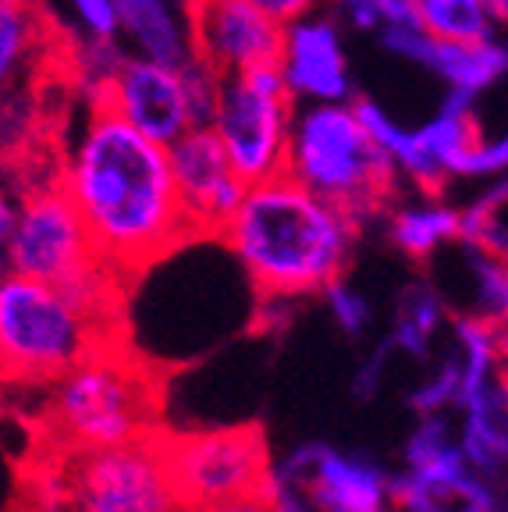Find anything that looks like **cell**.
<instances>
[{"instance_id":"obj_1","label":"cell","mask_w":508,"mask_h":512,"mask_svg":"<svg viewBox=\"0 0 508 512\" xmlns=\"http://www.w3.org/2000/svg\"><path fill=\"white\" fill-rule=\"evenodd\" d=\"M57 182L79 210L96 256L125 285L189 239L167 146L121 121L100 100H86V118L68 139Z\"/></svg>"},{"instance_id":"obj_2","label":"cell","mask_w":508,"mask_h":512,"mask_svg":"<svg viewBox=\"0 0 508 512\" xmlns=\"http://www.w3.org/2000/svg\"><path fill=\"white\" fill-rule=\"evenodd\" d=\"M359 228L349 210L281 171L246 185L221 242L256 299H302L345 278Z\"/></svg>"},{"instance_id":"obj_3","label":"cell","mask_w":508,"mask_h":512,"mask_svg":"<svg viewBox=\"0 0 508 512\" xmlns=\"http://www.w3.org/2000/svg\"><path fill=\"white\" fill-rule=\"evenodd\" d=\"M25 495L32 512H189L171 484L157 427L104 448L43 441Z\"/></svg>"},{"instance_id":"obj_4","label":"cell","mask_w":508,"mask_h":512,"mask_svg":"<svg viewBox=\"0 0 508 512\" xmlns=\"http://www.w3.org/2000/svg\"><path fill=\"white\" fill-rule=\"evenodd\" d=\"M157 363L128 345H111L50 381L43 402V441L68 448H104L135 441L157 427L164 377Z\"/></svg>"},{"instance_id":"obj_5","label":"cell","mask_w":508,"mask_h":512,"mask_svg":"<svg viewBox=\"0 0 508 512\" xmlns=\"http://www.w3.org/2000/svg\"><path fill=\"white\" fill-rule=\"evenodd\" d=\"M356 118L388 157L395 182H405L420 196H445L452 182L505 178V136H487L477 118V100L445 93L441 107L423 125L405 128L370 96H352Z\"/></svg>"},{"instance_id":"obj_6","label":"cell","mask_w":508,"mask_h":512,"mask_svg":"<svg viewBox=\"0 0 508 512\" xmlns=\"http://www.w3.org/2000/svg\"><path fill=\"white\" fill-rule=\"evenodd\" d=\"M121 338L118 324L50 281L18 271L0 278V381L50 384Z\"/></svg>"},{"instance_id":"obj_7","label":"cell","mask_w":508,"mask_h":512,"mask_svg":"<svg viewBox=\"0 0 508 512\" xmlns=\"http://www.w3.org/2000/svg\"><path fill=\"white\" fill-rule=\"evenodd\" d=\"M285 175L363 224L388 207L398 189L388 157L356 118L352 100L295 104Z\"/></svg>"},{"instance_id":"obj_8","label":"cell","mask_w":508,"mask_h":512,"mask_svg":"<svg viewBox=\"0 0 508 512\" xmlns=\"http://www.w3.org/2000/svg\"><path fill=\"white\" fill-rule=\"evenodd\" d=\"M11 271L64 288L125 331V278L96 256L86 224L57 178L18 189Z\"/></svg>"},{"instance_id":"obj_9","label":"cell","mask_w":508,"mask_h":512,"mask_svg":"<svg viewBox=\"0 0 508 512\" xmlns=\"http://www.w3.org/2000/svg\"><path fill=\"white\" fill-rule=\"evenodd\" d=\"M292 114L295 100L281 82L278 68L263 64L217 79L207 125L228 153L231 168L249 185L285 171Z\"/></svg>"},{"instance_id":"obj_10","label":"cell","mask_w":508,"mask_h":512,"mask_svg":"<svg viewBox=\"0 0 508 512\" xmlns=\"http://www.w3.org/2000/svg\"><path fill=\"white\" fill-rule=\"evenodd\" d=\"M160 452L178 498L189 512H207L214 505L235 502L242 495L263 491L270 473L263 427L235 424L210 431H164L157 427Z\"/></svg>"},{"instance_id":"obj_11","label":"cell","mask_w":508,"mask_h":512,"mask_svg":"<svg viewBox=\"0 0 508 512\" xmlns=\"http://www.w3.org/2000/svg\"><path fill=\"white\" fill-rule=\"evenodd\" d=\"M267 498L278 512H388V480L327 445H302L281 466H270Z\"/></svg>"},{"instance_id":"obj_12","label":"cell","mask_w":508,"mask_h":512,"mask_svg":"<svg viewBox=\"0 0 508 512\" xmlns=\"http://www.w3.org/2000/svg\"><path fill=\"white\" fill-rule=\"evenodd\" d=\"M93 100L111 107L121 121L139 128L143 136L157 143H171L196 125L192 111L189 79H185V64H164L150 57L128 54L114 64V72L96 89Z\"/></svg>"},{"instance_id":"obj_13","label":"cell","mask_w":508,"mask_h":512,"mask_svg":"<svg viewBox=\"0 0 508 512\" xmlns=\"http://www.w3.org/2000/svg\"><path fill=\"white\" fill-rule=\"evenodd\" d=\"M274 68L295 104H334L356 96L345 29L327 4H317L281 25Z\"/></svg>"},{"instance_id":"obj_14","label":"cell","mask_w":508,"mask_h":512,"mask_svg":"<svg viewBox=\"0 0 508 512\" xmlns=\"http://www.w3.org/2000/svg\"><path fill=\"white\" fill-rule=\"evenodd\" d=\"M167 164L175 182L178 207L189 235H221L228 217L239 207L246 182L231 168L228 153L217 143L210 125H192L167 143Z\"/></svg>"},{"instance_id":"obj_15","label":"cell","mask_w":508,"mask_h":512,"mask_svg":"<svg viewBox=\"0 0 508 512\" xmlns=\"http://www.w3.org/2000/svg\"><path fill=\"white\" fill-rule=\"evenodd\" d=\"M192 57L217 75L249 72L278 61L281 25L256 0H185Z\"/></svg>"},{"instance_id":"obj_16","label":"cell","mask_w":508,"mask_h":512,"mask_svg":"<svg viewBox=\"0 0 508 512\" xmlns=\"http://www.w3.org/2000/svg\"><path fill=\"white\" fill-rule=\"evenodd\" d=\"M118 36L128 54L164 64L192 57L185 0H118Z\"/></svg>"},{"instance_id":"obj_17","label":"cell","mask_w":508,"mask_h":512,"mask_svg":"<svg viewBox=\"0 0 508 512\" xmlns=\"http://www.w3.org/2000/svg\"><path fill=\"white\" fill-rule=\"evenodd\" d=\"M54 25L32 0L0 4V96L25 86L54 47Z\"/></svg>"},{"instance_id":"obj_18","label":"cell","mask_w":508,"mask_h":512,"mask_svg":"<svg viewBox=\"0 0 508 512\" xmlns=\"http://www.w3.org/2000/svg\"><path fill=\"white\" fill-rule=\"evenodd\" d=\"M430 75L445 82L448 93H462L480 100L484 93H491L508 72V50L501 36L491 40H466V43H430L427 64Z\"/></svg>"},{"instance_id":"obj_19","label":"cell","mask_w":508,"mask_h":512,"mask_svg":"<svg viewBox=\"0 0 508 512\" xmlns=\"http://www.w3.org/2000/svg\"><path fill=\"white\" fill-rule=\"evenodd\" d=\"M395 512H491V488L473 466L448 473H409L388 484Z\"/></svg>"},{"instance_id":"obj_20","label":"cell","mask_w":508,"mask_h":512,"mask_svg":"<svg viewBox=\"0 0 508 512\" xmlns=\"http://www.w3.org/2000/svg\"><path fill=\"white\" fill-rule=\"evenodd\" d=\"M388 207L391 242L413 260H434L441 249L459 242V207H452L445 196L416 192V200H398Z\"/></svg>"},{"instance_id":"obj_21","label":"cell","mask_w":508,"mask_h":512,"mask_svg":"<svg viewBox=\"0 0 508 512\" xmlns=\"http://www.w3.org/2000/svg\"><path fill=\"white\" fill-rule=\"evenodd\" d=\"M413 18L430 40L466 43L501 36V18L491 0H413Z\"/></svg>"},{"instance_id":"obj_22","label":"cell","mask_w":508,"mask_h":512,"mask_svg":"<svg viewBox=\"0 0 508 512\" xmlns=\"http://www.w3.org/2000/svg\"><path fill=\"white\" fill-rule=\"evenodd\" d=\"M473 253H487L505 260L508 228H505V178H494V189H487L480 200L459 207V242Z\"/></svg>"},{"instance_id":"obj_23","label":"cell","mask_w":508,"mask_h":512,"mask_svg":"<svg viewBox=\"0 0 508 512\" xmlns=\"http://www.w3.org/2000/svg\"><path fill=\"white\" fill-rule=\"evenodd\" d=\"M445 317V303L437 296V288L430 285H413L405 288L402 303H398V324H395V342L402 349L423 356L434 338L437 324Z\"/></svg>"},{"instance_id":"obj_24","label":"cell","mask_w":508,"mask_h":512,"mask_svg":"<svg viewBox=\"0 0 508 512\" xmlns=\"http://www.w3.org/2000/svg\"><path fill=\"white\" fill-rule=\"evenodd\" d=\"M466 253H469V260H473V292H477V306H480L477 317L505 320V310H508L505 260L487 256V253H473V249H466Z\"/></svg>"},{"instance_id":"obj_25","label":"cell","mask_w":508,"mask_h":512,"mask_svg":"<svg viewBox=\"0 0 508 512\" xmlns=\"http://www.w3.org/2000/svg\"><path fill=\"white\" fill-rule=\"evenodd\" d=\"M68 15H72L79 40H121L118 0H68Z\"/></svg>"},{"instance_id":"obj_26","label":"cell","mask_w":508,"mask_h":512,"mask_svg":"<svg viewBox=\"0 0 508 512\" xmlns=\"http://www.w3.org/2000/svg\"><path fill=\"white\" fill-rule=\"evenodd\" d=\"M324 299H327V306H331L334 320L342 324V331H349V335H363L366 324H370V303L359 296L356 288L345 285V278H338L324 288Z\"/></svg>"},{"instance_id":"obj_27","label":"cell","mask_w":508,"mask_h":512,"mask_svg":"<svg viewBox=\"0 0 508 512\" xmlns=\"http://www.w3.org/2000/svg\"><path fill=\"white\" fill-rule=\"evenodd\" d=\"M18 217V185L0 175V278L11 271V235Z\"/></svg>"},{"instance_id":"obj_28","label":"cell","mask_w":508,"mask_h":512,"mask_svg":"<svg viewBox=\"0 0 508 512\" xmlns=\"http://www.w3.org/2000/svg\"><path fill=\"white\" fill-rule=\"evenodd\" d=\"M267 15H274L278 22H288V18L302 15V11L317 8V4H324V0H256Z\"/></svg>"},{"instance_id":"obj_29","label":"cell","mask_w":508,"mask_h":512,"mask_svg":"<svg viewBox=\"0 0 508 512\" xmlns=\"http://www.w3.org/2000/svg\"><path fill=\"white\" fill-rule=\"evenodd\" d=\"M207 512H278L274 502L267 498V491H253V495H242L235 502H224V505H214Z\"/></svg>"},{"instance_id":"obj_30","label":"cell","mask_w":508,"mask_h":512,"mask_svg":"<svg viewBox=\"0 0 508 512\" xmlns=\"http://www.w3.org/2000/svg\"><path fill=\"white\" fill-rule=\"evenodd\" d=\"M491 8H494V15L505 22V15H508V0H491Z\"/></svg>"},{"instance_id":"obj_31","label":"cell","mask_w":508,"mask_h":512,"mask_svg":"<svg viewBox=\"0 0 508 512\" xmlns=\"http://www.w3.org/2000/svg\"><path fill=\"white\" fill-rule=\"evenodd\" d=\"M0 4H11V0H0Z\"/></svg>"}]
</instances>
